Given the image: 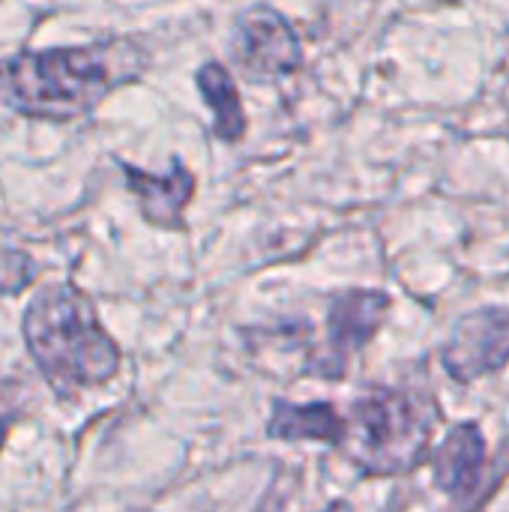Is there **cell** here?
I'll return each instance as SVG.
<instances>
[{
  "label": "cell",
  "instance_id": "1",
  "mask_svg": "<svg viewBox=\"0 0 509 512\" xmlns=\"http://www.w3.org/2000/svg\"><path fill=\"white\" fill-rule=\"evenodd\" d=\"M138 72L141 54L126 42L24 51L0 60V99L27 117L75 120Z\"/></svg>",
  "mask_w": 509,
  "mask_h": 512
},
{
  "label": "cell",
  "instance_id": "2",
  "mask_svg": "<svg viewBox=\"0 0 509 512\" xmlns=\"http://www.w3.org/2000/svg\"><path fill=\"white\" fill-rule=\"evenodd\" d=\"M24 342L57 393L102 387L120 369V348L102 327L93 300L69 282L48 285L30 300Z\"/></svg>",
  "mask_w": 509,
  "mask_h": 512
},
{
  "label": "cell",
  "instance_id": "3",
  "mask_svg": "<svg viewBox=\"0 0 509 512\" xmlns=\"http://www.w3.org/2000/svg\"><path fill=\"white\" fill-rule=\"evenodd\" d=\"M435 420L438 411L423 393L369 390L342 417L336 447L369 474H399L423 459Z\"/></svg>",
  "mask_w": 509,
  "mask_h": 512
},
{
  "label": "cell",
  "instance_id": "4",
  "mask_svg": "<svg viewBox=\"0 0 509 512\" xmlns=\"http://www.w3.org/2000/svg\"><path fill=\"white\" fill-rule=\"evenodd\" d=\"M234 57L249 78H282L303 63V48L294 27L273 9H252L240 18Z\"/></svg>",
  "mask_w": 509,
  "mask_h": 512
},
{
  "label": "cell",
  "instance_id": "5",
  "mask_svg": "<svg viewBox=\"0 0 509 512\" xmlns=\"http://www.w3.org/2000/svg\"><path fill=\"white\" fill-rule=\"evenodd\" d=\"M387 309H390V300L381 291L339 294L327 312V345L315 357V372L342 375L348 357L375 336Z\"/></svg>",
  "mask_w": 509,
  "mask_h": 512
},
{
  "label": "cell",
  "instance_id": "6",
  "mask_svg": "<svg viewBox=\"0 0 509 512\" xmlns=\"http://www.w3.org/2000/svg\"><path fill=\"white\" fill-rule=\"evenodd\" d=\"M509 360V309H483L468 315L450 345L444 348V363L453 378L474 381Z\"/></svg>",
  "mask_w": 509,
  "mask_h": 512
},
{
  "label": "cell",
  "instance_id": "7",
  "mask_svg": "<svg viewBox=\"0 0 509 512\" xmlns=\"http://www.w3.org/2000/svg\"><path fill=\"white\" fill-rule=\"evenodd\" d=\"M126 186L138 198L141 213L150 225L159 228H180L183 225V210L195 195V177L183 162H174V168L162 177L138 171L135 165L123 162Z\"/></svg>",
  "mask_w": 509,
  "mask_h": 512
},
{
  "label": "cell",
  "instance_id": "8",
  "mask_svg": "<svg viewBox=\"0 0 509 512\" xmlns=\"http://www.w3.org/2000/svg\"><path fill=\"white\" fill-rule=\"evenodd\" d=\"M267 432L282 441H324L339 444L342 435V414L327 402L309 405H288L279 402L267 423Z\"/></svg>",
  "mask_w": 509,
  "mask_h": 512
},
{
  "label": "cell",
  "instance_id": "9",
  "mask_svg": "<svg viewBox=\"0 0 509 512\" xmlns=\"http://www.w3.org/2000/svg\"><path fill=\"white\" fill-rule=\"evenodd\" d=\"M483 468V435L474 426H459L435 456V477L447 492H468Z\"/></svg>",
  "mask_w": 509,
  "mask_h": 512
},
{
  "label": "cell",
  "instance_id": "10",
  "mask_svg": "<svg viewBox=\"0 0 509 512\" xmlns=\"http://www.w3.org/2000/svg\"><path fill=\"white\" fill-rule=\"evenodd\" d=\"M198 87L216 117V135L228 144L240 141L246 135V111L231 72L222 63H204L198 69Z\"/></svg>",
  "mask_w": 509,
  "mask_h": 512
},
{
  "label": "cell",
  "instance_id": "11",
  "mask_svg": "<svg viewBox=\"0 0 509 512\" xmlns=\"http://www.w3.org/2000/svg\"><path fill=\"white\" fill-rule=\"evenodd\" d=\"M285 498H288V489H285V486H273V492L261 501V507L255 512H282Z\"/></svg>",
  "mask_w": 509,
  "mask_h": 512
},
{
  "label": "cell",
  "instance_id": "12",
  "mask_svg": "<svg viewBox=\"0 0 509 512\" xmlns=\"http://www.w3.org/2000/svg\"><path fill=\"white\" fill-rule=\"evenodd\" d=\"M6 435H9V417H0V450L6 444Z\"/></svg>",
  "mask_w": 509,
  "mask_h": 512
},
{
  "label": "cell",
  "instance_id": "13",
  "mask_svg": "<svg viewBox=\"0 0 509 512\" xmlns=\"http://www.w3.org/2000/svg\"><path fill=\"white\" fill-rule=\"evenodd\" d=\"M324 512H351V507L348 504H330Z\"/></svg>",
  "mask_w": 509,
  "mask_h": 512
}]
</instances>
